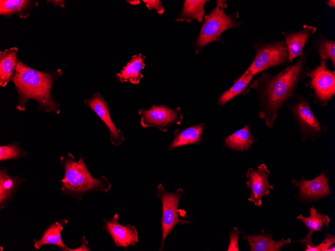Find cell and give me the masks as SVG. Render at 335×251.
<instances>
[{
    "instance_id": "cell-1",
    "label": "cell",
    "mask_w": 335,
    "mask_h": 251,
    "mask_svg": "<svg viewBox=\"0 0 335 251\" xmlns=\"http://www.w3.org/2000/svg\"><path fill=\"white\" fill-rule=\"evenodd\" d=\"M310 50L303 51L295 64L277 74L262 72L250 85L257 94L259 117L270 128H273L278 111L289 98L295 96L298 84L306 76L307 56Z\"/></svg>"
},
{
    "instance_id": "cell-2",
    "label": "cell",
    "mask_w": 335,
    "mask_h": 251,
    "mask_svg": "<svg viewBox=\"0 0 335 251\" xmlns=\"http://www.w3.org/2000/svg\"><path fill=\"white\" fill-rule=\"evenodd\" d=\"M62 75L58 69L44 72L31 68L17 60L15 73L11 80L17 89L19 100L16 108L24 111L30 99L38 102V109L48 112H60L59 103L51 95L54 81Z\"/></svg>"
},
{
    "instance_id": "cell-3",
    "label": "cell",
    "mask_w": 335,
    "mask_h": 251,
    "mask_svg": "<svg viewBox=\"0 0 335 251\" xmlns=\"http://www.w3.org/2000/svg\"><path fill=\"white\" fill-rule=\"evenodd\" d=\"M81 157L76 160L74 156L68 153L66 156H61L60 161L65 168L61 190L66 195L72 196L80 200L84 194L90 191H108L111 184L105 176L96 178L89 171L84 161Z\"/></svg>"
},
{
    "instance_id": "cell-4",
    "label": "cell",
    "mask_w": 335,
    "mask_h": 251,
    "mask_svg": "<svg viewBox=\"0 0 335 251\" xmlns=\"http://www.w3.org/2000/svg\"><path fill=\"white\" fill-rule=\"evenodd\" d=\"M227 8L226 1H217V6L209 14L204 16L205 21L199 35L194 42L196 53L211 42L221 41V35L226 30L241 25L234 15L226 14L224 9Z\"/></svg>"
},
{
    "instance_id": "cell-5",
    "label": "cell",
    "mask_w": 335,
    "mask_h": 251,
    "mask_svg": "<svg viewBox=\"0 0 335 251\" xmlns=\"http://www.w3.org/2000/svg\"><path fill=\"white\" fill-rule=\"evenodd\" d=\"M255 58L247 70L239 78L257 74L276 66L289 63L288 51L284 40L259 41L254 44Z\"/></svg>"
},
{
    "instance_id": "cell-6",
    "label": "cell",
    "mask_w": 335,
    "mask_h": 251,
    "mask_svg": "<svg viewBox=\"0 0 335 251\" xmlns=\"http://www.w3.org/2000/svg\"><path fill=\"white\" fill-rule=\"evenodd\" d=\"M306 76L310 80L306 86L313 90L314 101L326 106L335 95V72L328 68L326 60H320V64L313 69L307 68Z\"/></svg>"
},
{
    "instance_id": "cell-7",
    "label": "cell",
    "mask_w": 335,
    "mask_h": 251,
    "mask_svg": "<svg viewBox=\"0 0 335 251\" xmlns=\"http://www.w3.org/2000/svg\"><path fill=\"white\" fill-rule=\"evenodd\" d=\"M157 196L162 203V214L161 220L162 236L159 250H163L164 242L173 227L177 224H183L190 221L181 218L179 215L178 205L181 198L184 194L183 188L174 192H169L165 189L162 184L157 186Z\"/></svg>"
},
{
    "instance_id": "cell-8",
    "label": "cell",
    "mask_w": 335,
    "mask_h": 251,
    "mask_svg": "<svg viewBox=\"0 0 335 251\" xmlns=\"http://www.w3.org/2000/svg\"><path fill=\"white\" fill-rule=\"evenodd\" d=\"M140 124L143 127H155L166 132L173 124H180L183 116L181 108H171L165 105H152L148 110L140 109Z\"/></svg>"
},
{
    "instance_id": "cell-9",
    "label": "cell",
    "mask_w": 335,
    "mask_h": 251,
    "mask_svg": "<svg viewBox=\"0 0 335 251\" xmlns=\"http://www.w3.org/2000/svg\"><path fill=\"white\" fill-rule=\"evenodd\" d=\"M289 108L301 133L304 136H317L326 131L311 110L309 101L297 96L295 102Z\"/></svg>"
},
{
    "instance_id": "cell-10",
    "label": "cell",
    "mask_w": 335,
    "mask_h": 251,
    "mask_svg": "<svg viewBox=\"0 0 335 251\" xmlns=\"http://www.w3.org/2000/svg\"><path fill=\"white\" fill-rule=\"evenodd\" d=\"M269 173L270 171L264 163L256 169L249 168L247 170L246 184L251 191V196L248 200L253 202L256 206L261 205L262 197L268 194L269 190L273 188V185L269 183Z\"/></svg>"
},
{
    "instance_id": "cell-11",
    "label": "cell",
    "mask_w": 335,
    "mask_h": 251,
    "mask_svg": "<svg viewBox=\"0 0 335 251\" xmlns=\"http://www.w3.org/2000/svg\"><path fill=\"white\" fill-rule=\"evenodd\" d=\"M119 218L118 214L115 213L111 220H104L103 228L109 233L116 246L126 249L129 245L134 246L139 240L136 228L130 224H121Z\"/></svg>"
},
{
    "instance_id": "cell-12",
    "label": "cell",
    "mask_w": 335,
    "mask_h": 251,
    "mask_svg": "<svg viewBox=\"0 0 335 251\" xmlns=\"http://www.w3.org/2000/svg\"><path fill=\"white\" fill-rule=\"evenodd\" d=\"M84 103L92 109L108 127L112 144L115 146L120 145L124 141L123 133L112 121L110 110L104 97L99 92H97L91 98L86 99Z\"/></svg>"
},
{
    "instance_id": "cell-13",
    "label": "cell",
    "mask_w": 335,
    "mask_h": 251,
    "mask_svg": "<svg viewBox=\"0 0 335 251\" xmlns=\"http://www.w3.org/2000/svg\"><path fill=\"white\" fill-rule=\"evenodd\" d=\"M328 178L325 172L310 180L302 177L300 181L293 179L291 183L298 189L300 197L306 200H314L322 198L330 193L328 186Z\"/></svg>"
},
{
    "instance_id": "cell-14",
    "label": "cell",
    "mask_w": 335,
    "mask_h": 251,
    "mask_svg": "<svg viewBox=\"0 0 335 251\" xmlns=\"http://www.w3.org/2000/svg\"><path fill=\"white\" fill-rule=\"evenodd\" d=\"M316 31L315 27L304 25L302 30L299 31L282 33L288 51L289 63L302 55L305 45Z\"/></svg>"
},
{
    "instance_id": "cell-15",
    "label": "cell",
    "mask_w": 335,
    "mask_h": 251,
    "mask_svg": "<svg viewBox=\"0 0 335 251\" xmlns=\"http://www.w3.org/2000/svg\"><path fill=\"white\" fill-rule=\"evenodd\" d=\"M243 239H246L251 247V251H278L284 244L291 242L290 239L282 238L280 241H275L272 238V235L262 232L253 235L243 232Z\"/></svg>"
},
{
    "instance_id": "cell-16",
    "label": "cell",
    "mask_w": 335,
    "mask_h": 251,
    "mask_svg": "<svg viewBox=\"0 0 335 251\" xmlns=\"http://www.w3.org/2000/svg\"><path fill=\"white\" fill-rule=\"evenodd\" d=\"M296 218L300 219L309 230L306 235L297 242L310 245H313L311 239L312 233L314 231L321 230L323 225L327 227L330 222V219L328 215L317 213L316 209L314 207H312L310 209L309 216H304L300 214Z\"/></svg>"
},
{
    "instance_id": "cell-17",
    "label": "cell",
    "mask_w": 335,
    "mask_h": 251,
    "mask_svg": "<svg viewBox=\"0 0 335 251\" xmlns=\"http://www.w3.org/2000/svg\"><path fill=\"white\" fill-rule=\"evenodd\" d=\"M144 60L145 56L140 53L132 56L123 69L116 74L117 80L121 82L139 84L143 77L141 71L144 68Z\"/></svg>"
},
{
    "instance_id": "cell-18",
    "label": "cell",
    "mask_w": 335,
    "mask_h": 251,
    "mask_svg": "<svg viewBox=\"0 0 335 251\" xmlns=\"http://www.w3.org/2000/svg\"><path fill=\"white\" fill-rule=\"evenodd\" d=\"M68 221L67 219H61L50 224L44 231L40 239H34L35 247L40 249L43 245L52 244L57 245L63 250L72 251V249L64 243L61 237V231Z\"/></svg>"
},
{
    "instance_id": "cell-19",
    "label": "cell",
    "mask_w": 335,
    "mask_h": 251,
    "mask_svg": "<svg viewBox=\"0 0 335 251\" xmlns=\"http://www.w3.org/2000/svg\"><path fill=\"white\" fill-rule=\"evenodd\" d=\"M204 129L203 124L189 127L183 129H177L174 132V139L168 146L169 150L178 147L199 142Z\"/></svg>"
},
{
    "instance_id": "cell-20",
    "label": "cell",
    "mask_w": 335,
    "mask_h": 251,
    "mask_svg": "<svg viewBox=\"0 0 335 251\" xmlns=\"http://www.w3.org/2000/svg\"><path fill=\"white\" fill-rule=\"evenodd\" d=\"M17 47L6 49L0 52V85L5 87L11 80L17 63Z\"/></svg>"
},
{
    "instance_id": "cell-21",
    "label": "cell",
    "mask_w": 335,
    "mask_h": 251,
    "mask_svg": "<svg viewBox=\"0 0 335 251\" xmlns=\"http://www.w3.org/2000/svg\"><path fill=\"white\" fill-rule=\"evenodd\" d=\"M24 179L12 177L8 174L7 169L0 170V208L5 207L11 201V198Z\"/></svg>"
},
{
    "instance_id": "cell-22",
    "label": "cell",
    "mask_w": 335,
    "mask_h": 251,
    "mask_svg": "<svg viewBox=\"0 0 335 251\" xmlns=\"http://www.w3.org/2000/svg\"><path fill=\"white\" fill-rule=\"evenodd\" d=\"M38 3L27 0H1L0 1V14L5 16H11L18 13L20 18H26L29 16L33 6Z\"/></svg>"
},
{
    "instance_id": "cell-23",
    "label": "cell",
    "mask_w": 335,
    "mask_h": 251,
    "mask_svg": "<svg viewBox=\"0 0 335 251\" xmlns=\"http://www.w3.org/2000/svg\"><path fill=\"white\" fill-rule=\"evenodd\" d=\"M207 2L206 0L185 1L181 13L176 19V21L191 23L196 19L199 22H202L205 15V5Z\"/></svg>"
},
{
    "instance_id": "cell-24",
    "label": "cell",
    "mask_w": 335,
    "mask_h": 251,
    "mask_svg": "<svg viewBox=\"0 0 335 251\" xmlns=\"http://www.w3.org/2000/svg\"><path fill=\"white\" fill-rule=\"evenodd\" d=\"M254 137L248 125L226 137L224 146L237 150H247L252 145Z\"/></svg>"
},
{
    "instance_id": "cell-25",
    "label": "cell",
    "mask_w": 335,
    "mask_h": 251,
    "mask_svg": "<svg viewBox=\"0 0 335 251\" xmlns=\"http://www.w3.org/2000/svg\"><path fill=\"white\" fill-rule=\"evenodd\" d=\"M253 77V75H248L243 78H238L233 86L220 96L218 104L223 105L235 96L247 92L248 85Z\"/></svg>"
},
{
    "instance_id": "cell-26",
    "label": "cell",
    "mask_w": 335,
    "mask_h": 251,
    "mask_svg": "<svg viewBox=\"0 0 335 251\" xmlns=\"http://www.w3.org/2000/svg\"><path fill=\"white\" fill-rule=\"evenodd\" d=\"M312 46L317 52L320 60H330L335 66V42L322 35H320L313 42Z\"/></svg>"
},
{
    "instance_id": "cell-27",
    "label": "cell",
    "mask_w": 335,
    "mask_h": 251,
    "mask_svg": "<svg viewBox=\"0 0 335 251\" xmlns=\"http://www.w3.org/2000/svg\"><path fill=\"white\" fill-rule=\"evenodd\" d=\"M27 152L17 141L0 146V160L19 159L24 157Z\"/></svg>"
},
{
    "instance_id": "cell-28",
    "label": "cell",
    "mask_w": 335,
    "mask_h": 251,
    "mask_svg": "<svg viewBox=\"0 0 335 251\" xmlns=\"http://www.w3.org/2000/svg\"><path fill=\"white\" fill-rule=\"evenodd\" d=\"M335 242L333 234H326L324 239L317 245H306L305 251H326Z\"/></svg>"
},
{
    "instance_id": "cell-29",
    "label": "cell",
    "mask_w": 335,
    "mask_h": 251,
    "mask_svg": "<svg viewBox=\"0 0 335 251\" xmlns=\"http://www.w3.org/2000/svg\"><path fill=\"white\" fill-rule=\"evenodd\" d=\"M240 231L236 227H234L230 233V243L228 244V251H238L239 235Z\"/></svg>"
},
{
    "instance_id": "cell-30",
    "label": "cell",
    "mask_w": 335,
    "mask_h": 251,
    "mask_svg": "<svg viewBox=\"0 0 335 251\" xmlns=\"http://www.w3.org/2000/svg\"><path fill=\"white\" fill-rule=\"evenodd\" d=\"M146 7L149 10H155L158 14H162L164 11V8L162 2L159 0H143Z\"/></svg>"
},
{
    "instance_id": "cell-31",
    "label": "cell",
    "mask_w": 335,
    "mask_h": 251,
    "mask_svg": "<svg viewBox=\"0 0 335 251\" xmlns=\"http://www.w3.org/2000/svg\"><path fill=\"white\" fill-rule=\"evenodd\" d=\"M88 240L83 236L82 238L81 245L76 248L72 249V251H90L91 250V248L88 247Z\"/></svg>"
},
{
    "instance_id": "cell-32",
    "label": "cell",
    "mask_w": 335,
    "mask_h": 251,
    "mask_svg": "<svg viewBox=\"0 0 335 251\" xmlns=\"http://www.w3.org/2000/svg\"><path fill=\"white\" fill-rule=\"evenodd\" d=\"M55 6H64V1H51Z\"/></svg>"
},
{
    "instance_id": "cell-33",
    "label": "cell",
    "mask_w": 335,
    "mask_h": 251,
    "mask_svg": "<svg viewBox=\"0 0 335 251\" xmlns=\"http://www.w3.org/2000/svg\"><path fill=\"white\" fill-rule=\"evenodd\" d=\"M325 4L331 8H335V1L334 0H330L325 3Z\"/></svg>"
},
{
    "instance_id": "cell-34",
    "label": "cell",
    "mask_w": 335,
    "mask_h": 251,
    "mask_svg": "<svg viewBox=\"0 0 335 251\" xmlns=\"http://www.w3.org/2000/svg\"><path fill=\"white\" fill-rule=\"evenodd\" d=\"M127 2L133 5H138L140 3V1L139 0H131V1L128 0L127 1Z\"/></svg>"
},
{
    "instance_id": "cell-35",
    "label": "cell",
    "mask_w": 335,
    "mask_h": 251,
    "mask_svg": "<svg viewBox=\"0 0 335 251\" xmlns=\"http://www.w3.org/2000/svg\"><path fill=\"white\" fill-rule=\"evenodd\" d=\"M331 250H332V251H334V250H335V247H334V245L332 246V247H330V248L329 247L328 248H327V249L326 250V251H331Z\"/></svg>"
}]
</instances>
